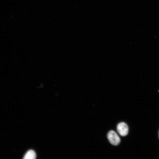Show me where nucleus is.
<instances>
[{
	"label": "nucleus",
	"mask_w": 159,
	"mask_h": 159,
	"mask_svg": "<svg viewBox=\"0 0 159 159\" xmlns=\"http://www.w3.org/2000/svg\"><path fill=\"white\" fill-rule=\"evenodd\" d=\"M36 157L35 152L32 150L28 151L24 156V159H34Z\"/></svg>",
	"instance_id": "7ed1b4c3"
},
{
	"label": "nucleus",
	"mask_w": 159,
	"mask_h": 159,
	"mask_svg": "<svg viewBox=\"0 0 159 159\" xmlns=\"http://www.w3.org/2000/svg\"><path fill=\"white\" fill-rule=\"evenodd\" d=\"M117 132L122 136H125L128 134V127L127 125L125 122L119 123L117 125Z\"/></svg>",
	"instance_id": "f03ea898"
},
{
	"label": "nucleus",
	"mask_w": 159,
	"mask_h": 159,
	"mask_svg": "<svg viewBox=\"0 0 159 159\" xmlns=\"http://www.w3.org/2000/svg\"></svg>",
	"instance_id": "20e7f679"
},
{
	"label": "nucleus",
	"mask_w": 159,
	"mask_h": 159,
	"mask_svg": "<svg viewBox=\"0 0 159 159\" xmlns=\"http://www.w3.org/2000/svg\"><path fill=\"white\" fill-rule=\"evenodd\" d=\"M107 138L110 143L113 145H118L120 140L117 133L113 130L109 131L107 135Z\"/></svg>",
	"instance_id": "f257e3e1"
}]
</instances>
